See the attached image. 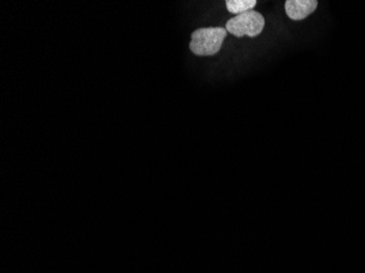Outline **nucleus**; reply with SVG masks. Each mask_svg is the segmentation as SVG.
<instances>
[{
	"mask_svg": "<svg viewBox=\"0 0 365 273\" xmlns=\"http://www.w3.org/2000/svg\"><path fill=\"white\" fill-rule=\"evenodd\" d=\"M225 38V29H198L192 34L190 48L197 56H213L220 51Z\"/></svg>",
	"mask_w": 365,
	"mask_h": 273,
	"instance_id": "f257e3e1",
	"label": "nucleus"
},
{
	"mask_svg": "<svg viewBox=\"0 0 365 273\" xmlns=\"http://www.w3.org/2000/svg\"><path fill=\"white\" fill-rule=\"evenodd\" d=\"M264 28V19L258 11H247L237 14L227 22L225 30L237 38L247 36L256 38L259 36Z\"/></svg>",
	"mask_w": 365,
	"mask_h": 273,
	"instance_id": "f03ea898",
	"label": "nucleus"
},
{
	"mask_svg": "<svg viewBox=\"0 0 365 273\" xmlns=\"http://www.w3.org/2000/svg\"><path fill=\"white\" fill-rule=\"evenodd\" d=\"M317 0H288L284 4L287 14L294 21H301L317 10Z\"/></svg>",
	"mask_w": 365,
	"mask_h": 273,
	"instance_id": "7ed1b4c3",
	"label": "nucleus"
},
{
	"mask_svg": "<svg viewBox=\"0 0 365 273\" xmlns=\"http://www.w3.org/2000/svg\"><path fill=\"white\" fill-rule=\"evenodd\" d=\"M257 1L256 0H227L225 1L227 11L230 14H241L244 12L252 11L255 7Z\"/></svg>",
	"mask_w": 365,
	"mask_h": 273,
	"instance_id": "20e7f679",
	"label": "nucleus"
}]
</instances>
